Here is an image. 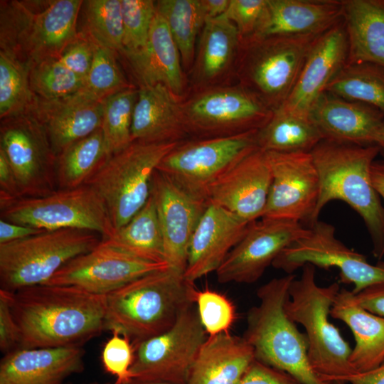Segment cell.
<instances>
[{"label": "cell", "mask_w": 384, "mask_h": 384, "mask_svg": "<svg viewBox=\"0 0 384 384\" xmlns=\"http://www.w3.org/2000/svg\"><path fill=\"white\" fill-rule=\"evenodd\" d=\"M9 294L20 348L82 346L106 330L107 295L48 284Z\"/></svg>", "instance_id": "cell-1"}, {"label": "cell", "mask_w": 384, "mask_h": 384, "mask_svg": "<svg viewBox=\"0 0 384 384\" xmlns=\"http://www.w3.org/2000/svg\"><path fill=\"white\" fill-rule=\"evenodd\" d=\"M378 145H358L321 140L311 151L319 177V195L314 224L330 201L347 203L363 219L376 256L384 253V207L371 179Z\"/></svg>", "instance_id": "cell-2"}, {"label": "cell", "mask_w": 384, "mask_h": 384, "mask_svg": "<svg viewBox=\"0 0 384 384\" xmlns=\"http://www.w3.org/2000/svg\"><path fill=\"white\" fill-rule=\"evenodd\" d=\"M196 289L171 268L140 277L107 295L106 330L117 331L133 346L171 328Z\"/></svg>", "instance_id": "cell-3"}, {"label": "cell", "mask_w": 384, "mask_h": 384, "mask_svg": "<svg viewBox=\"0 0 384 384\" xmlns=\"http://www.w3.org/2000/svg\"><path fill=\"white\" fill-rule=\"evenodd\" d=\"M294 278V274L273 278L258 288L259 303L247 311L242 337L252 348L255 360L287 373L301 384H331L313 370L306 336L286 313Z\"/></svg>", "instance_id": "cell-4"}, {"label": "cell", "mask_w": 384, "mask_h": 384, "mask_svg": "<svg viewBox=\"0 0 384 384\" xmlns=\"http://www.w3.org/2000/svg\"><path fill=\"white\" fill-rule=\"evenodd\" d=\"M82 0L1 1L0 51L29 68L58 58L78 35Z\"/></svg>", "instance_id": "cell-5"}, {"label": "cell", "mask_w": 384, "mask_h": 384, "mask_svg": "<svg viewBox=\"0 0 384 384\" xmlns=\"http://www.w3.org/2000/svg\"><path fill=\"white\" fill-rule=\"evenodd\" d=\"M302 269L300 277H295L289 287L286 313L305 330L308 358L314 373L325 382L340 380L354 373L349 362L352 348L329 321L340 285L334 282L321 287L316 282L315 266L306 264Z\"/></svg>", "instance_id": "cell-6"}, {"label": "cell", "mask_w": 384, "mask_h": 384, "mask_svg": "<svg viewBox=\"0 0 384 384\" xmlns=\"http://www.w3.org/2000/svg\"><path fill=\"white\" fill-rule=\"evenodd\" d=\"M102 240L92 231L65 228L0 244L1 289L14 292L46 284L66 263Z\"/></svg>", "instance_id": "cell-7"}, {"label": "cell", "mask_w": 384, "mask_h": 384, "mask_svg": "<svg viewBox=\"0 0 384 384\" xmlns=\"http://www.w3.org/2000/svg\"><path fill=\"white\" fill-rule=\"evenodd\" d=\"M180 142L148 144L134 141L106 160L87 181L102 199L115 230L146 203L154 171Z\"/></svg>", "instance_id": "cell-8"}, {"label": "cell", "mask_w": 384, "mask_h": 384, "mask_svg": "<svg viewBox=\"0 0 384 384\" xmlns=\"http://www.w3.org/2000/svg\"><path fill=\"white\" fill-rule=\"evenodd\" d=\"M321 34L245 38L242 74L246 89L273 112L279 110Z\"/></svg>", "instance_id": "cell-9"}, {"label": "cell", "mask_w": 384, "mask_h": 384, "mask_svg": "<svg viewBox=\"0 0 384 384\" xmlns=\"http://www.w3.org/2000/svg\"><path fill=\"white\" fill-rule=\"evenodd\" d=\"M1 219L42 230L80 229L112 236V226L100 196L90 186L58 189L40 197H21L0 207Z\"/></svg>", "instance_id": "cell-10"}, {"label": "cell", "mask_w": 384, "mask_h": 384, "mask_svg": "<svg viewBox=\"0 0 384 384\" xmlns=\"http://www.w3.org/2000/svg\"><path fill=\"white\" fill-rule=\"evenodd\" d=\"M257 132L180 142L156 170L189 194L207 200L210 186L257 148Z\"/></svg>", "instance_id": "cell-11"}, {"label": "cell", "mask_w": 384, "mask_h": 384, "mask_svg": "<svg viewBox=\"0 0 384 384\" xmlns=\"http://www.w3.org/2000/svg\"><path fill=\"white\" fill-rule=\"evenodd\" d=\"M195 304L166 331L134 346L132 378L187 384L196 356L208 337Z\"/></svg>", "instance_id": "cell-12"}, {"label": "cell", "mask_w": 384, "mask_h": 384, "mask_svg": "<svg viewBox=\"0 0 384 384\" xmlns=\"http://www.w3.org/2000/svg\"><path fill=\"white\" fill-rule=\"evenodd\" d=\"M0 150L14 171L22 197L44 196L58 190L57 155L32 114L1 119Z\"/></svg>", "instance_id": "cell-13"}, {"label": "cell", "mask_w": 384, "mask_h": 384, "mask_svg": "<svg viewBox=\"0 0 384 384\" xmlns=\"http://www.w3.org/2000/svg\"><path fill=\"white\" fill-rule=\"evenodd\" d=\"M309 233L286 247L274 260L272 267L289 274L306 264L324 269L336 267L340 279L353 284V294L384 282V262L370 264L366 256L348 247L335 235V228L319 220Z\"/></svg>", "instance_id": "cell-14"}, {"label": "cell", "mask_w": 384, "mask_h": 384, "mask_svg": "<svg viewBox=\"0 0 384 384\" xmlns=\"http://www.w3.org/2000/svg\"><path fill=\"white\" fill-rule=\"evenodd\" d=\"M265 154L272 183L261 218L289 220L307 223L309 228L319 195V177L311 153Z\"/></svg>", "instance_id": "cell-15"}, {"label": "cell", "mask_w": 384, "mask_h": 384, "mask_svg": "<svg viewBox=\"0 0 384 384\" xmlns=\"http://www.w3.org/2000/svg\"><path fill=\"white\" fill-rule=\"evenodd\" d=\"M309 232L307 226L289 220L260 218L253 222L216 270L218 282H257L286 247Z\"/></svg>", "instance_id": "cell-16"}, {"label": "cell", "mask_w": 384, "mask_h": 384, "mask_svg": "<svg viewBox=\"0 0 384 384\" xmlns=\"http://www.w3.org/2000/svg\"><path fill=\"white\" fill-rule=\"evenodd\" d=\"M168 268L167 262L138 258L102 240L90 251L66 263L46 284L107 295L140 277Z\"/></svg>", "instance_id": "cell-17"}, {"label": "cell", "mask_w": 384, "mask_h": 384, "mask_svg": "<svg viewBox=\"0 0 384 384\" xmlns=\"http://www.w3.org/2000/svg\"><path fill=\"white\" fill-rule=\"evenodd\" d=\"M183 114L187 134L206 139L258 130L273 112L248 90L233 89L202 95Z\"/></svg>", "instance_id": "cell-18"}, {"label": "cell", "mask_w": 384, "mask_h": 384, "mask_svg": "<svg viewBox=\"0 0 384 384\" xmlns=\"http://www.w3.org/2000/svg\"><path fill=\"white\" fill-rule=\"evenodd\" d=\"M151 195L163 235L166 261L170 268L183 274L192 236L209 202L186 192L158 170L153 174Z\"/></svg>", "instance_id": "cell-19"}, {"label": "cell", "mask_w": 384, "mask_h": 384, "mask_svg": "<svg viewBox=\"0 0 384 384\" xmlns=\"http://www.w3.org/2000/svg\"><path fill=\"white\" fill-rule=\"evenodd\" d=\"M271 183L265 151L257 147L210 186L207 200L251 224L262 217Z\"/></svg>", "instance_id": "cell-20"}, {"label": "cell", "mask_w": 384, "mask_h": 384, "mask_svg": "<svg viewBox=\"0 0 384 384\" xmlns=\"http://www.w3.org/2000/svg\"><path fill=\"white\" fill-rule=\"evenodd\" d=\"M348 52L347 36L341 19L316 38L292 92L277 110L309 117L315 100L346 65Z\"/></svg>", "instance_id": "cell-21"}, {"label": "cell", "mask_w": 384, "mask_h": 384, "mask_svg": "<svg viewBox=\"0 0 384 384\" xmlns=\"http://www.w3.org/2000/svg\"><path fill=\"white\" fill-rule=\"evenodd\" d=\"M309 117L323 139L358 145H378L384 114L370 105L324 91Z\"/></svg>", "instance_id": "cell-22"}, {"label": "cell", "mask_w": 384, "mask_h": 384, "mask_svg": "<svg viewBox=\"0 0 384 384\" xmlns=\"http://www.w3.org/2000/svg\"><path fill=\"white\" fill-rule=\"evenodd\" d=\"M250 224L222 207L209 203L192 236L184 277L194 283L216 272Z\"/></svg>", "instance_id": "cell-23"}, {"label": "cell", "mask_w": 384, "mask_h": 384, "mask_svg": "<svg viewBox=\"0 0 384 384\" xmlns=\"http://www.w3.org/2000/svg\"><path fill=\"white\" fill-rule=\"evenodd\" d=\"M29 112L44 127L58 156L72 144L101 128L103 101L92 100L80 92L56 100L36 96Z\"/></svg>", "instance_id": "cell-24"}, {"label": "cell", "mask_w": 384, "mask_h": 384, "mask_svg": "<svg viewBox=\"0 0 384 384\" xmlns=\"http://www.w3.org/2000/svg\"><path fill=\"white\" fill-rule=\"evenodd\" d=\"M82 346L18 348L4 354L0 384H63L84 370Z\"/></svg>", "instance_id": "cell-25"}, {"label": "cell", "mask_w": 384, "mask_h": 384, "mask_svg": "<svg viewBox=\"0 0 384 384\" xmlns=\"http://www.w3.org/2000/svg\"><path fill=\"white\" fill-rule=\"evenodd\" d=\"M341 19V0H267L250 37L321 34Z\"/></svg>", "instance_id": "cell-26"}, {"label": "cell", "mask_w": 384, "mask_h": 384, "mask_svg": "<svg viewBox=\"0 0 384 384\" xmlns=\"http://www.w3.org/2000/svg\"><path fill=\"white\" fill-rule=\"evenodd\" d=\"M186 134L184 114L173 92L162 84L140 86L133 112V141L181 142Z\"/></svg>", "instance_id": "cell-27"}, {"label": "cell", "mask_w": 384, "mask_h": 384, "mask_svg": "<svg viewBox=\"0 0 384 384\" xmlns=\"http://www.w3.org/2000/svg\"><path fill=\"white\" fill-rule=\"evenodd\" d=\"M255 360L254 351L243 337L229 332L208 336L187 384H238Z\"/></svg>", "instance_id": "cell-28"}, {"label": "cell", "mask_w": 384, "mask_h": 384, "mask_svg": "<svg viewBox=\"0 0 384 384\" xmlns=\"http://www.w3.org/2000/svg\"><path fill=\"white\" fill-rule=\"evenodd\" d=\"M126 58L140 86L162 84L175 95L183 91L181 55L166 22L157 11L146 47Z\"/></svg>", "instance_id": "cell-29"}, {"label": "cell", "mask_w": 384, "mask_h": 384, "mask_svg": "<svg viewBox=\"0 0 384 384\" xmlns=\"http://www.w3.org/2000/svg\"><path fill=\"white\" fill-rule=\"evenodd\" d=\"M330 316L344 322L353 334L349 362L354 373L372 370L384 361V318L361 306L346 289L338 293Z\"/></svg>", "instance_id": "cell-30"}, {"label": "cell", "mask_w": 384, "mask_h": 384, "mask_svg": "<svg viewBox=\"0 0 384 384\" xmlns=\"http://www.w3.org/2000/svg\"><path fill=\"white\" fill-rule=\"evenodd\" d=\"M347 36L346 64L384 66V0H341Z\"/></svg>", "instance_id": "cell-31"}, {"label": "cell", "mask_w": 384, "mask_h": 384, "mask_svg": "<svg viewBox=\"0 0 384 384\" xmlns=\"http://www.w3.org/2000/svg\"><path fill=\"white\" fill-rule=\"evenodd\" d=\"M103 240L138 258L166 262L157 210L151 194L144 206L126 224Z\"/></svg>", "instance_id": "cell-32"}, {"label": "cell", "mask_w": 384, "mask_h": 384, "mask_svg": "<svg viewBox=\"0 0 384 384\" xmlns=\"http://www.w3.org/2000/svg\"><path fill=\"white\" fill-rule=\"evenodd\" d=\"M323 137L309 117L277 110L257 132V146L265 151L310 152Z\"/></svg>", "instance_id": "cell-33"}, {"label": "cell", "mask_w": 384, "mask_h": 384, "mask_svg": "<svg viewBox=\"0 0 384 384\" xmlns=\"http://www.w3.org/2000/svg\"><path fill=\"white\" fill-rule=\"evenodd\" d=\"M109 157L101 128L72 144L57 156L58 189L85 185Z\"/></svg>", "instance_id": "cell-34"}, {"label": "cell", "mask_w": 384, "mask_h": 384, "mask_svg": "<svg viewBox=\"0 0 384 384\" xmlns=\"http://www.w3.org/2000/svg\"><path fill=\"white\" fill-rule=\"evenodd\" d=\"M324 91L370 105L384 114V66L372 63L346 64Z\"/></svg>", "instance_id": "cell-35"}, {"label": "cell", "mask_w": 384, "mask_h": 384, "mask_svg": "<svg viewBox=\"0 0 384 384\" xmlns=\"http://www.w3.org/2000/svg\"><path fill=\"white\" fill-rule=\"evenodd\" d=\"M156 9L166 22L183 64H190L197 33L206 23L201 0H160Z\"/></svg>", "instance_id": "cell-36"}, {"label": "cell", "mask_w": 384, "mask_h": 384, "mask_svg": "<svg viewBox=\"0 0 384 384\" xmlns=\"http://www.w3.org/2000/svg\"><path fill=\"white\" fill-rule=\"evenodd\" d=\"M203 31L200 68L204 78L211 79L228 65L240 36L235 25L223 15L207 20Z\"/></svg>", "instance_id": "cell-37"}, {"label": "cell", "mask_w": 384, "mask_h": 384, "mask_svg": "<svg viewBox=\"0 0 384 384\" xmlns=\"http://www.w3.org/2000/svg\"><path fill=\"white\" fill-rule=\"evenodd\" d=\"M137 96L138 90L131 87L103 100L101 129L110 156L124 149L134 142L132 124Z\"/></svg>", "instance_id": "cell-38"}, {"label": "cell", "mask_w": 384, "mask_h": 384, "mask_svg": "<svg viewBox=\"0 0 384 384\" xmlns=\"http://www.w3.org/2000/svg\"><path fill=\"white\" fill-rule=\"evenodd\" d=\"M29 68L0 51V118L29 112L36 95L28 79Z\"/></svg>", "instance_id": "cell-39"}, {"label": "cell", "mask_w": 384, "mask_h": 384, "mask_svg": "<svg viewBox=\"0 0 384 384\" xmlns=\"http://www.w3.org/2000/svg\"><path fill=\"white\" fill-rule=\"evenodd\" d=\"M85 32L97 44L123 54L121 0L84 1Z\"/></svg>", "instance_id": "cell-40"}, {"label": "cell", "mask_w": 384, "mask_h": 384, "mask_svg": "<svg viewBox=\"0 0 384 384\" xmlns=\"http://www.w3.org/2000/svg\"><path fill=\"white\" fill-rule=\"evenodd\" d=\"M29 84L34 95L45 100H56L79 92L85 79L58 58H50L33 65L28 73Z\"/></svg>", "instance_id": "cell-41"}, {"label": "cell", "mask_w": 384, "mask_h": 384, "mask_svg": "<svg viewBox=\"0 0 384 384\" xmlns=\"http://www.w3.org/2000/svg\"><path fill=\"white\" fill-rule=\"evenodd\" d=\"M115 54V52L95 42L93 62L79 92L92 100L102 102L108 97L132 87L122 74Z\"/></svg>", "instance_id": "cell-42"}, {"label": "cell", "mask_w": 384, "mask_h": 384, "mask_svg": "<svg viewBox=\"0 0 384 384\" xmlns=\"http://www.w3.org/2000/svg\"><path fill=\"white\" fill-rule=\"evenodd\" d=\"M123 20V54L134 55L146 47L151 26L156 13L151 0H121Z\"/></svg>", "instance_id": "cell-43"}, {"label": "cell", "mask_w": 384, "mask_h": 384, "mask_svg": "<svg viewBox=\"0 0 384 384\" xmlns=\"http://www.w3.org/2000/svg\"><path fill=\"white\" fill-rule=\"evenodd\" d=\"M195 304L208 336L228 332L236 319V311L225 295L210 289L197 290Z\"/></svg>", "instance_id": "cell-44"}, {"label": "cell", "mask_w": 384, "mask_h": 384, "mask_svg": "<svg viewBox=\"0 0 384 384\" xmlns=\"http://www.w3.org/2000/svg\"><path fill=\"white\" fill-rule=\"evenodd\" d=\"M106 341L102 351V362L105 370L116 379L112 384H124L132 378L130 368L134 358V346L131 341L117 331Z\"/></svg>", "instance_id": "cell-45"}, {"label": "cell", "mask_w": 384, "mask_h": 384, "mask_svg": "<svg viewBox=\"0 0 384 384\" xmlns=\"http://www.w3.org/2000/svg\"><path fill=\"white\" fill-rule=\"evenodd\" d=\"M267 0H230L223 16L237 27L240 38L252 36L260 23Z\"/></svg>", "instance_id": "cell-46"}, {"label": "cell", "mask_w": 384, "mask_h": 384, "mask_svg": "<svg viewBox=\"0 0 384 384\" xmlns=\"http://www.w3.org/2000/svg\"><path fill=\"white\" fill-rule=\"evenodd\" d=\"M95 54V42L85 32H78L66 47L59 61L69 70L85 80L91 68Z\"/></svg>", "instance_id": "cell-47"}, {"label": "cell", "mask_w": 384, "mask_h": 384, "mask_svg": "<svg viewBox=\"0 0 384 384\" xmlns=\"http://www.w3.org/2000/svg\"><path fill=\"white\" fill-rule=\"evenodd\" d=\"M21 335L8 291L0 289V349L4 354L20 348Z\"/></svg>", "instance_id": "cell-48"}, {"label": "cell", "mask_w": 384, "mask_h": 384, "mask_svg": "<svg viewBox=\"0 0 384 384\" xmlns=\"http://www.w3.org/2000/svg\"><path fill=\"white\" fill-rule=\"evenodd\" d=\"M238 384H301L285 372L255 360Z\"/></svg>", "instance_id": "cell-49"}, {"label": "cell", "mask_w": 384, "mask_h": 384, "mask_svg": "<svg viewBox=\"0 0 384 384\" xmlns=\"http://www.w3.org/2000/svg\"><path fill=\"white\" fill-rule=\"evenodd\" d=\"M22 197L14 171L0 150V207Z\"/></svg>", "instance_id": "cell-50"}, {"label": "cell", "mask_w": 384, "mask_h": 384, "mask_svg": "<svg viewBox=\"0 0 384 384\" xmlns=\"http://www.w3.org/2000/svg\"><path fill=\"white\" fill-rule=\"evenodd\" d=\"M356 302L363 309L384 318V282L353 294Z\"/></svg>", "instance_id": "cell-51"}, {"label": "cell", "mask_w": 384, "mask_h": 384, "mask_svg": "<svg viewBox=\"0 0 384 384\" xmlns=\"http://www.w3.org/2000/svg\"><path fill=\"white\" fill-rule=\"evenodd\" d=\"M42 230L28 225L0 220V244L21 240L41 233Z\"/></svg>", "instance_id": "cell-52"}, {"label": "cell", "mask_w": 384, "mask_h": 384, "mask_svg": "<svg viewBox=\"0 0 384 384\" xmlns=\"http://www.w3.org/2000/svg\"><path fill=\"white\" fill-rule=\"evenodd\" d=\"M338 380L350 384H384V361L372 370L354 373Z\"/></svg>", "instance_id": "cell-53"}, {"label": "cell", "mask_w": 384, "mask_h": 384, "mask_svg": "<svg viewBox=\"0 0 384 384\" xmlns=\"http://www.w3.org/2000/svg\"><path fill=\"white\" fill-rule=\"evenodd\" d=\"M229 3L230 0H201L206 21L223 15Z\"/></svg>", "instance_id": "cell-54"}, {"label": "cell", "mask_w": 384, "mask_h": 384, "mask_svg": "<svg viewBox=\"0 0 384 384\" xmlns=\"http://www.w3.org/2000/svg\"><path fill=\"white\" fill-rule=\"evenodd\" d=\"M371 179L376 192L384 200V163L373 162L371 166Z\"/></svg>", "instance_id": "cell-55"}, {"label": "cell", "mask_w": 384, "mask_h": 384, "mask_svg": "<svg viewBox=\"0 0 384 384\" xmlns=\"http://www.w3.org/2000/svg\"><path fill=\"white\" fill-rule=\"evenodd\" d=\"M124 384H172V383L163 382V381L146 380L132 378Z\"/></svg>", "instance_id": "cell-56"}, {"label": "cell", "mask_w": 384, "mask_h": 384, "mask_svg": "<svg viewBox=\"0 0 384 384\" xmlns=\"http://www.w3.org/2000/svg\"><path fill=\"white\" fill-rule=\"evenodd\" d=\"M378 146H380V149H384V123L380 132V137L378 142Z\"/></svg>", "instance_id": "cell-57"}, {"label": "cell", "mask_w": 384, "mask_h": 384, "mask_svg": "<svg viewBox=\"0 0 384 384\" xmlns=\"http://www.w3.org/2000/svg\"><path fill=\"white\" fill-rule=\"evenodd\" d=\"M331 384H350L348 382L343 381V380H334L330 382Z\"/></svg>", "instance_id": "cell-58"}, {"label": "cell", "mask_w": 384, "mask_h": 384, "mask_svg": "<svg viewBox=\"0 0 384 384\" xmlns=\"http://www.w3.org/2000/svg\"><path fill=\"white\" fill-rule=\"evenodd\" d=\"M94 384V383H93Z\"/></svg>", "instance_id": "cell-59"}]
</instances>
